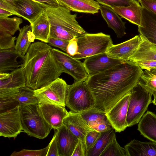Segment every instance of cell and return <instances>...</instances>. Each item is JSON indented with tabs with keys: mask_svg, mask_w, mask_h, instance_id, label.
Masks as SVG:
<instances>
[{
	"mask_svg": "<svg viewBox=\"0 0 156 156\" xmlns=\"http://www.w3.org/2000/svg\"><path fill=\"white\" fill-rule=\"evenodd\" d=\"M112 128L101 132L95 144L87 152V156H100L107 146L115 135Z\"/></svg>",
	"mask_w": 156,
	"mask_h": 156,
	"instance_id": "29",
	"label": "cell"
},
{
	"mask_svg": "<svg viewBox=\"0 0 156 156\" xmlns=\"http://www.w3.org/2000/svg\"><path fill=\"white\" fill-rule=\"evenodd\" d=\"M52 48L42 41L32 43L22 59L26 85L33 90L44 87L63 73L52 52Z\"/></svg>",
	"mask_w": 156,
	"mask_h": 156,
	"instance_id": "2",
	"label": "cell"
},
{
	"mask_svg": "<svg viewBox=\"0 0 156 156\" xmlns=\"http://www.w3.org/2000/svg\"><path fill=\"white\" fill-rule=\"evenodd\" d=\"M54 130V134L49 144V147L46 156H59L56 140L57 130Z\"/></svg>",
	"mask_w": 156,
	"mask_h": 156,
	"instance_id": "41",
	"label": "cell"
},
{
	"mask_svg": "<svg viewBox=\"0 0 156 156\" xmlns=\"http://www.w3.org/2000/svg\"><path fill=\"white\" fill-rule=\"evenodd\" d=\"M100 133L95 130H91L87 133L85 137V142L87 151L94 145Z\"/></svg>",
	"mask_w": 156,
	"mask_h": 156,
	"instance_id": "39",
	"label": "cell"
},
{
	"mask_svg": "<svg viewBox=\"0 0 156 156\" xmlns=\"http://www.w3.org/2000/svg\"><path fill=\"white\" fill-rule=\"evenodd\" d=\"M14 14L11 12H10L5 9L0 8V17H8Z\"/></svg>",
	"mask_w": 156,
	"mask_h": 156,
	"instance_id": "48",
	"label": "cell"
},
{
	"mask_svg": "<svg viewBox=\"0 0 156 156\" xmlns=\"http://www.w3.org/2000/svg\"><path fill=\"white\" fill-rule=\"evenodd\" d=\"M20 106L0 113V136L14 138L22 132Z\"/></svg>",
	"mask_w": 156,
	"mask_h": 156,
	"instance_id": "10",
	"label": "cell"
},
{
	"mask_svg": "<svg viewBox=\"0 0 156 156\" xmlns=\"http://www.w3.org/2000/svg\"><path fill=\"white\" fill-rule=\"evenodd\" d=\"M20 57L15 48L0 49V73L14 70L21 67L17 61Z\"/></svg>",
	"mask_w": 156,
	"mask_h": 156,
	"instance_id": "28",
	"label": "cell"
},
{
	"mask_svg": "<svg viewBox=\"0 0 156 156\" xmlns=\"http://www.w3.org/2000/svg\"><path fill=\"white\" fill-rule=\"evenodd\" d=\"M4 0L6 1V2H8L10 4L12 5L14 2L16 0Z\"/></svg>",
	"mask_w": 156,
	"mask_h": 156,
	"instance_id": "49",
	"label": "cell"
},
{
	"mask_svg": "<svg viewBox=\"0 0 156 156\" xmlns=\"http://www.w3.org/2000/svg\"><path fill=\"white\" fill-rule=\"evenodd\" d=\"M19 108L23 131L30 136L46 138L53 128L44 118L38 104L21 105Z\"/></svg>",
	"mask_w": 156,
	"mask_h": 156,
	"instance_id": "4",
	"label": "cell"
},
{
	"mask_svg": "<svg viewBox=\"0 0 156 156\" xmlns=\"http://www.w3.org/2000/svg\"><path fill=\"white\" fill-rule=\"evenodd\" d=\"M24 71L22 67L10 73H0V89H20L26 86Z\"/></svg>",
	"mask_w": 156,
	"mask_h": 156,
	"instance_id": "19",
	"label": "cell"
},
{
	"mask_svg": "<svg viewBox=\"0 0 156 156\" xmlns=\"http://www.w3.org/2000/svg\"><path fill=\"white\" fill-rule=\"evenodd\" d=\"M0 8L11 12L14 15L18 16L13 5L4 0H0Z\"/></svg>",
	"mask_w": 156,
	"mask_h": 156,
	"instance_id": "46",
	"label": "cell"
},
{
	"mask_svg": "<svg viewBox=\"0 0 156 156\" xmlns=\"http://www.w3.org/2000/svg\"><path fill=\"white\" fill-rule=\"evenodd\" d=\"M126 156H156V143L134 139L125 146Z\"/></svg>",
	"mask_w": 156,
	"mask_h": 156,
	"instance_id": "21",
	"label": "cell"
},
{
	"mask_svg": "<svg viewBox=\"0 0 156 156\" xmlns=\"http://www.w3.org/2000/svg\"><path fill=\"white\" fill-rule=\"evenodd\" d=\"M138 31L149 41L156 45V29L149 27L138 26Z\"/></svg>",
	"mask_w": 156,
	"mask_h": 156,
	"instance_id": "37",
	"label": "cell"
},
{
	"mask_svg": "<svg viewBox=\"0 0 156 156\" xmlns=\"http://www.w3.org/2000/svg\"><path fill=\"white\" fill-rule=\"evenodd\" d=\"M12 5L17 16L23 17L30 23L44 11L46 6L48 5L33 0H17L14 2Z\"/></svg>",
	"mask_w": 156,
	"mask_h": 156,
	"instance_id": "14",
	"label": "cell"
},
{
	"mask_svg": "<svg viewBox=\"0 0 156 156\" xmlns=\"http://www.w3.org/2000/svg\"><path fill=\"white\" fill-rule=\"evenodd\" d=\"M70 111L80 113L93 107L94 101L85 81L69 85L65 101Z\"/></svg>",
	"mask_w": 156,
	"mask_h": 156,
	"instance_id": "6",
	"label": "cell"
},
{
	"mask_svg": "<svg viewBox=\"0 0 156 156\" xmlns=\"http://www.w3.org/2000/svg\"><path fill=\"white\" fill-rule=\"evenodd\" d=\"M143 72L138 66L128 61L88 77L85 82L94 99L93 108L107 112L138 83Z\"/></svg>",
	"mask_w": 156,
	"mask_h": 156,
	"instance_id": "1",
	"label": "cell"
},
{
	"mask_svg": "<svg viewBox=\"0 0 156 156\" xmlns=\"http://www.w3.org/2000/svg\"><path fill=\"white\" fill-rule=\"evenodd\" d=\"M139 35L140 42L135 52L129 58L128 61H156V45L149 41L142 35Z\"/></svg>",
	"mask_w": 156,
	"mask_h": 156,
	"instance_id": "23",
	"label": "cell"
},
{
	"mask_svg": "<svg viewBox=\"0 0 156 156\" xmlns=\"http://www.w3.org/2000/svg\"><path fill=\"white\" fill-rule=\"evenodd\" d=\"M16 98L20 106L37 104L39 103L38 99L35 95L34 90L27 86L20 89L16 95Z\"/></svg>",
	"mask_w": 156,
	"mask_h": 156,
	"instance_id": "32",
	"label": "cell"
},
{
	"mask_svg": "<svg viewBox=\"0 0 156 156\" xmlns=\"http://www.w3.org/2000/svg\"><path fill=\"white\" fill-rule=\"evenodd\" d=\"M152 103L154 105H156V98H154V99L152 101Z\"/></svg>",
	"mask_w": 156,
	"mask_h": 156,
	"instance_id": "51",
	"label": "cell"
},
{
	"mask_svg": "<svg viewBox=\"0 0 156 156\" xmlns=\"http://www.w3.org/2000/svg\"><path fill=\"white\" fill-rule=\"evenodd\" d=\"M69 41L61 39L49 37L48 43L51 46L58 48L66 52L67 48Z\"/></svg>",
	"mask_w": 156,
	"mask_h": 156,
	"instance_id": "40",
	"label": "cell"
},
{
	"mask_svg": "<svg viewBox=\"0 0 156 156\" xmlns=\"http://www.w3.org/2000/svg\"><path fill=\"white\" fill-rule=\"evenodd\" d=\"M140 26H147L156 29V15L142 7Z\"/></svg>",
	"mask_w": 156,
	"mask_h": 156,
	"instance_id": "35",
	"label": "cell"
},
{
	"mask_svg": "<svg viewBox=\"0 0 156 156\" xmlns=\"http://www.w3.org/2000/svg\"><path fill=\"white\" fill-rule=\"evenodd\" d=\"M99 4L112 9L130 5L134 0H96Z\"/></svg>",
	"mask_w": 156,
	"mask_h": 156,
	"instance_id": "38",
	"label": "cell"
},
{
	"mask_svg": "<svg viewBox=\"0 0 156 156\" xmlns=\"http://www.w3.org/2000/svg\"><path fill=\"white\" fill-rule=\"evenodd\" d=\"M130 95V91L106 113L108 121L116 132L123 131L128 127L126 118Z\"/></svg>",
	"mask_w": 156,
	"mask_h": 156,
	"instance_id": "11",
	"label": "cell"
},
{
	"mask_svg": "<svg viewBox=\"0 0 156 156\" xmlns=\"http://www.w3.org/2000/svg\"><path fill=\"white\" fill-rule=\"evenodd\" d=\"M141 6L156 15V0H138Z\"/></svg>",
	"mask_w": 156,
	"mask_h": 156,
	"instance_id": "44",
	"label": "cell"
},
{
	"mask_svg": "<svg viewBox=\"0 0 156 156\" xmlns=\"http://www.w3.org/2000/svg\"><path fill=\"white\" fill-rule=\"evenodd\" d=\"M100 156H126L124 148L117 142L116 135L107 146Z\"/></svg>",
	"mask_w": 156,
	"mask_h": 156,
	"instance_id": "34",
	"label": "cell"
},
{
	"mask_svg": "<svg viewBox=\"0 0 156 156\" xmlns=\"http://www.w3.org/2000/svg\"><path fill=\"white\" fill-rule=\"evenodd\" d=\"M31 31V26L26 25L21 28L16 38L15 49L20 57L23 58L28 51L31 43L35 39Z\"/></svg>",
	"mask_w": 156,
	"mask_h": 156,
	"instance_id": "27",
	"label": "cell"
},
{
	"mask_svg": "<svg viewBox=\"0 0 156 156\" xmlns=\"http://www.w3.org/2000/svg\"><path fill=\"white\" fill-rule=\"evenodd\" d=\"M123 62L112 57L106 52L91 56L85 58L83 63L90 77L103 72Z\"/></svg>",
	"mask_w": 156,
	"mask_h": 156,
	"instance_id": "13",
	"label": "cell"
},
{
	"mask_svg": "<svg viewBox=\"0 0 156 156\" xmlns=\"http://www.w3.org/2000/svg\"><path fill=\"white\" fill-rule=\"evenodd\" d=\"M133 62L139 66L142 69L150 71L151 69L156 68L155 60H142Z\"/></svg>",
	"mask_w": 156,
	"mask_h": 156,
	"instance_id": "43",
	"label": "cell"
},
{
	"mask_svg": "<svg viewBox=\"0 0 156 156\" xmlns=\"http://www.w3.org/2000/svg\"><path fill=\"white\" fill-rule=\"evenodd\" d=\"M78 45L77 53L72 57L78 59L106 52L113 44L109 35L102 32L86 33L76 38Z\"/></svg>",
	"mask_w": 156,
	"mask_h": 156,
	"instance_id": "5",
	"label": "cell"
},
{
	"mask_svg": "<svg viewBox=\"0 0 156 156\" xmlns=\"http://www.w3.org/2000/svg\"><path fill=\"white\" fill-rule=\"evenodd\" d=\"M63 125L65 126L79 140L85 141V137L90 131L94 130L85 121L80 113L69 112L64 119Z\"/></svg>",
	"mask_w": 156,
	"mask_h": 156,
	"instance_id": "18",
	"label": "cell"
},
{
	"mask_svg": "<svg viewBox=\"0 0 156 156\" xmlns=\"http://www.w3.org/2000/svg\"><path fill=\"white\" fill-rule=\"evenodd\" d=\"M137 129L144 137L156 143V114L147 111L139 122Z\"/></svg>",
	"mask_w": 156,
	"mask_h": 156,
	"instance_id": "24",
	"label": "cell"
},
{
	"mask_svg": "<svg viewBox=\"0 0 156 156\" xmlns=\"http://www.w3.org/2000/svg\"><path fill=\"white\" fill-rule=\"evenodd\" d=\"M82 117L91 128L101 123L110 124L106 113L100 112L93 108L80 113Z\"/></svg>",
	"mask_w": 156,
	"mask_h": 156,
	"instance_id": "31",
	"label": "cell"
},
{
	"mask_svg": "<svg viewBox=\"0 0 156 156\" xmlns=\"http://www.w3.org/2000/svg\"><path fill=\"white\" fill-rule=\"evenodd\" d=\"M140 41V35H136L132 38L117 44H112L106 53L109 56L126 62L129 61L137 48Z\"/></svg>",
	"mask_w": 156,
	"mask_h": 156,
	"instance_id": "17",
	"label": "cell"
},
{
	"mask_svg": "<svg viewBox=\"0 0 156 156\" xmlns=\"http://www.w3.org/2000/svg\"><path fill=\"white\" fill-rule=\"evenodd\" d=\"M39 2L45 3L52 7H57L60 5L58 0H33Z\"/></svg>",
	"mask_w": 156,
	"mask_h": 156,
	"instance_id": "47",
	"label": "cell"
},
{
	"mask_svg": "<svg viewBox=\"0 0 156 156\" xmlns=\"http://www.w3.org/2000/svg\"><path fill=\"white\" fill-rule=\"evenodd\" d=\"M20 89H0V113L20 106L16 98Z\"/></svg>",
	"mask_w": 156,
	"mask_h": 156,
	"instance_id": "30",
	"label": "cell"
},
{
	"mask_svg": "<svg viewBox=\"0 0 156 156\" xmlns=\"http://www.w3.org/2000/svg\"><path fill=\"white\" fill-rule=\"evenodd\" d=\"M76 38L69 41L67 48L66 53L72 57L76 54L78 51V45Z\"/></svg>",
	"mask_w": 156,
	"mask_h": 156,
	"instance_id": "45",
	"label": "cell"
},
{
	"mask_svg": "<svg viewBox=\"0 0 156 156\" xmlns=\"http://www.w3.org/2000/svg\"><path fill=\"white\" fill-rule=\"evenodd\" d=\"M49 147V144L43 149L38 150L23 149L18 152L14 151L10 156H46Z\"/></svg>",
	"mask_w": 156,
	"mask_h": 156,
	"instance_id": "36",
	"label": "cell"
},
{
	"mask_svg": "<svg viewBox=\"0 0 156 156\" xmlns=\"http://www.w3.org/2000/svg\"><path fill=\"white\" fill-rule=\"evenodd\" d=\"M152 95L138 83L130 91L126 118L128 127L138 123L152 103Z\"/></svg>",
	"mask_w": 156,
	"mask_h": 156,
	"instance_id": "7",
	"label": "cell"
},
{
	"mask_svg": "<svg viewBox=\"0 0 156 156\" xmlns=\"http://www.w3.org/2000/svg\"><path fill=\"white\" fill-rule=\"evenodd\" d=\"M30 25L35 39L48 43L50 36V23L45 11L30 23Z\"/></svg>",
	"mask_w": 156,
	"mask_h": 156,
	"instance_id": "25",
	"label": "cell"
},
{
	"mask_svg": "<svg viewBox=\"0 0 156 156\" xmlns=\"http://www.w3.org/2000/svg\"><path fill=\"white\" fill-rule=\"evenodd\" d=\"M23 22L22 19L14 17H0V49L15 48L16 37L13 36Z\"/></svg>",
	"mask_w": 156,
	"mask_h": 156,
	"instance_id": "12",
	"label": "cell"
},
{
	"mask_svg": "<svg viewBox=\"0 0 156 156\" xmlns=\"http://www.w3.org/2000/svg\"><path fill=\"white\" fill-rule=\"evenodd\" d=\"M38 105L44 118L53 129L58 130L63 125V120L69 113L65 107L40 102Z\"/></svg>",
	"mask_w": 156,
	"mask_h": 156,
	"instance_id": "15",
	"label": "cell"
},
{
	"mask_svg": "<svg viewBox=\"0 0 156 156\" xmlns=\"http://www.w3.org/2000/svg\"><path fill=\"white\" fill-rule=\"evenodd\" d=\"M138 83L149 92L154 98H156V75L144 70Z\"/></svg>",
	"mask_w": 156,
	"mask_h": 156,
	"instance_id": "33",
	"label": "cell"
},
{
	"mask_svg": "<svg viewBox=\"0 0 156 156\" xmlns=\"http://www.w3.org/2000/svg\"><path fill=\"white\" fill-rule=\"evenodd\" d=\"M151 73L156 75V68L153 69H151L150 71Z\"/></svg>",
	"mask_w": 156,
	"mask_h": 156,
	"instance_id": "50",
	"label": "cell"
},
{
	"mask_svg": "<svg viewBox=\"0 0 156 156\" xmlns=\"http://www.w3.org/2000/svg\"><path fill=\"white\" fill-rule=\"evenodd\" d=\"M56 140L59 156H72L79 139L65 126L57 130Z\"/></svg>",
	"mask_w": 156,
	"mask_h": 156,
	"instance_id": "16",
	"label": "cell"
},
{
	"mask_svg": "<svg viewBox=\"0 0 156 156\" xmlns=\"http://www.w3.org/2000/svg\"><path fill=\"white\" fill-rule=\"evenodd\" d=\"M52 51L63 73L71 75L76 82L86 81L88 74L83 62L58 49L52 48Z\"/></svg>",
	"mask_w": 156,
	"mask_h": 156,
	"instance_id": "9",
	"label": "cell"
},
{
	"mask_svg": "<svg viewBox=\"0 0 156 156\" xmlns=\"http://www.w3.org/2000/svg\"><path fill=\"white\" fill-rule=\"evenodd\" d=\"M142 8L138 1L134 0L129 5L115 7L112 9L122 18L138 26L141 24Z\"/></svg>",
	"mask_w": 156,
	"mask_h": 156,
	"instance_id": "26",
	"label": "cell"
},
{
	"mask_svg": "<svg viewBox=\"0 0 156 156\" xmlns=\"http://www.w3.org/2000/svg\"><path fill=\"white\" fill-rule=\"evenodd\" d=\"M100 10L101 15L107 23L108 27L112 29L117 38H122L126 34V23L111 8L101 5Z\"/></svg>",
	"mask_w": 156,
	"mask_h": 156,
	"instance_id": "20",
	"label": "cell"
},
{
	"mask_svg": "<svg viewBox=\"0 0 156 156\" xmlns=\"http://www.w3.org/2000/svg\"><path fill=\"white\" fill-rule=\"evenodd\" d=\"M69 85L59 77L48 85L34 90L39 103L65 106V99Z\"/></svg>",
	"mask_w": 156,
	"mask_h": 156,
	"instance_id": "8",
	"label": "cell"
},
{
	"mask_svg": "<svg viewBox=\"0 0 156 156\" xmlns=\"http://www.w3.org/2000/svg\"><path fill=\"white\" fill-rule=\"evenodd\" d=\"M60 5L71 11L94 14L98 12L100 5L94 0H58Z\"/></svg>",
	"mask_w": 156,
	"mask_h": 156,
	"instance_id": "22",
	"label": "cell"
},
{
	"mask_svg": "<svg viewBox=\"0 0 156 156\" xmlns=\"http://www.w3.org/2000/svg\"><path fill=\"white\" fill-rule=\"evenodd\" d=\"M87 152L85 141L79 140L72 156H87Z\"/></svg>",
	"mask_w": 156,
	"mask_h": 156,
	"instance_id": "42",
	"label": "cell"
},
{
	"mask_svg": "<svg viewBox=\"0 0 156 156\" xmlns=\"http://www.w3.org/2000/svg\"><path fill=\"white\" fill-rule=\"evenodd\" d=\"M45 11L50 23L49 37L70 41L87 33L76 20V14L67 8L47 5Z\"/></svg>",
	"mask_w": 156,
	"mask_h": 156,
	"instance_id": "3",
	"label": "cell"
}]
</instances>
